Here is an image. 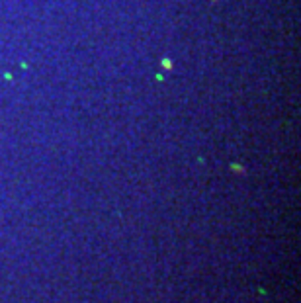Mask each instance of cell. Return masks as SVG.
Instances as JSON below:
<instances>
[]
</instances>
